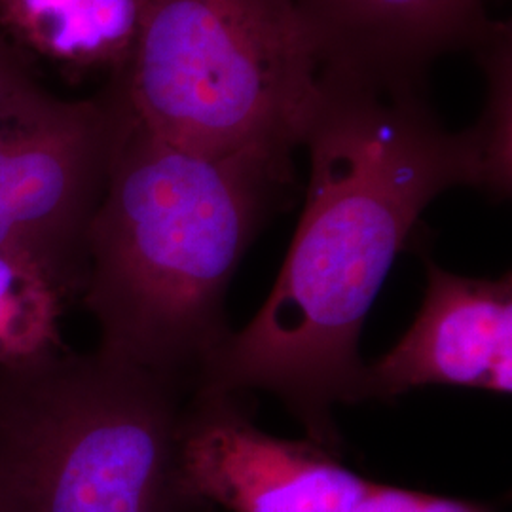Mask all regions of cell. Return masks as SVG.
I'll return each mask as SVG.
<instances>
[{
  "label": "cell",
  "mask_w": 512,
  "mask_h": 512,
  "mask_svg": "<svg viewBox=\"0 0 512 512\" xmlns=\"http://www.w3.org/2000/svg\"><path fill=\"white\" fill-rule=\"evenodd\" d=\"M300 147L306 202L274 289L192 389H264L336 450L332 410L357 403L366 315L425 207L454 186L511 192V154L473 124L450 131L423 80L323 67Z\"/></svg>",
  "instance_id": "obj_1"
},
{
  "label": "cell",
  "mask_w": 512,
  "mask_h": 512,
  "mask_svg": "<svg viewBox=\"0 0 512 512\" xmlns=\"http://www.w3.org/2000/svg\"><path fill=\"white\" fill-rule=\"evenodd\" d=\"M183 389L99 351L0 370V512H198Z\"/></svg>",
  "instance_id": "obj_3"
},
{
  "label": "cell",
  "mask_w": 512,
  "mask_h": 512,
  "mask_svg": "<svg viewBox=\"0 0 512 512\" xmlns=\"http://www.w3.org/2000/svg\"><path fill=\"white\" fill-rule=\"evenodd\" d=\"M67 294L37 260L0 253V370L59 353V317Z\"/></svg>",
  "instance_id": "obj_10"
},
{
  "label": "cell",
  "mask_w": 512,
  "mask_h": 512,
  "mask_svg": "<svg viewBox=\"0 0 512 512\" xmlns=\"http://www.w3.org/2000/svg\"><path fill=\"white\" fill-rule=\"evenodd\" d=\"M55 99L38 82L31 63L0 35V126L46 109Z\"/></svg>",
  "instance_id": "obj_11"
},
{
  "label": "cell",
  "mask_w": 512,
  "mask_h": 512,
  "mask_svg": "<svg viewBox=\"0 0 512 512\" xmlns=\"http://www.w3.org/2000/svg\"><path fill=\"white\" fill-rule=\"evenodd\" d=\"M236 391L192 389L179 423V473L198 509L230 512H353L370 480L327 446L258 429Z\"/></svg>",
  "instance_id": "obj_6"
},
{
  "label": "cell",
  "mask_w": 512,
  "mask_h": 512,
  "mask_svg": "<svg viewBox=\"0 0 512 512\" xmlns=\"http://www.w3.org/2000/svg\"><path fill=\"white\" fill-rule=\"evenodd\" d=\"M128 114L120 78L92 99H55L0 126V253L40 262L67 293L84 289L86 232Z\"/></svg>",
  "instance_id": "obj_5"
},
{
  "label": "cell",
  "mask_w": 512,
  "mask_h": 512,
  "mask_svg": "<svg viewBox=\"0 0 512 512\" xmlns=\"http://www.w3.org/2000/svg\"><path fill=\"white\" fill-rule=\"evenodd\" d=\"M323 57L296 0H147L122 76L133 116L207 156H293Z\"/></svg>",
  "instance_id": "obj_4"
},
{
  "label": "cell",
  "mask_w": 512,
  "mask_h": 512,
  "mask_svg": "<svg viewBox=\"0 0 512 512\" xmlns=\"http://www.w3.org/2000/svg\"><path fill=\"white\" fill-rule=\"evenodd\" d=\"M291 183L293 156L175 147L128 105L86 232L97 351L192 389L230 334L224 300L239 262Z\"/></svg>",
  "instance_id": "obj_2"
},
{
  "label": "cell",
  "mask_w": 512,
  "mask_h": 512,
  "mask_svg": "<svg viewBox=\"0 0 512 512\" xmlns=\"http://www.w3.org/2000/svg\"><path fill=\"white\" fill-rule=\"evenodd\" d=\"M323 67L423 80L440 55L475 48L495 19L488 0H296Z\"/></svg>",
  "instance_id": "obj_8"
},
{
  "label": "cell",
  "mask_w": 512,
  "mask_h": 512,
  "mask_svg": "<svg viewBox=\"0 0 512 512\" xmlns=\"http://www.w3.org/2000/svg\"><path fill=\"white\" fill-rule=\"evenodd\" d=\"M423 385L511 393V275L463 277L427 260L421 310L397 346L363 368L357 401H385Z\"/></svg>",
  "instance_id": "obj_7"
},
{
  "label": "cell",
  "mask_w": 512,
  "mask_h": 512,
  "mask_svg": "<svg viewBox=\"0 0 512 512\" xmlns=\"http://www.w3.org/2000/svg\"><path fill=\"white\" fill-rule=\"evenodd\" d=\"M353 512H488L467 501L370 484Z\"/></svg>",
  "instance_id": "obj_12"
},
{
  "label": "cell",
  "mask_w": 512,
  "mask_h": 512,
  "mask_svg": "<svg viewBox=\"0 0 512 512\" xmlns=\"http://www.w3.org/2000/svg\"><path fill=\"white\" fill-rule=\"evenodd\" d=\"M147 0H0V35L31 65L63 74L126 73Z\"/></svg>",
  "instance_id": "obj_9"
}]
</instances>
